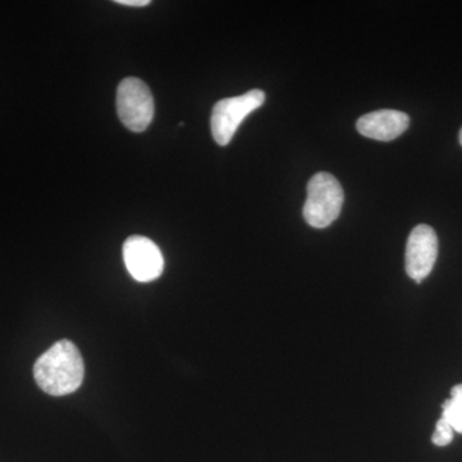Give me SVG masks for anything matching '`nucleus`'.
Segmentation results:
<instances>
[{
    "mask_svg": "<svg viewBox=\"0 0 462 462\" xmlns=\"http://www.w3.org/2000/svg\"><path fill=\"white\" fill-rule=\"evenodd\" d=\"M442 418L448 421L452 430L462 434V384L452 388L451 398L442 404Z\"/></svg>",
    "mask_w": 462,
    "mask_h": 462,
    "instance_id": "6e6552de",
    "label": "nucleus"
},
{
    "mask_svg": "<svg viewBox=\"0 0 462 462\" xmlns=\"http://www.w3.org/2000/svg\"><path fill=\"white\" fill-rule=\"evenodd\" d=\"M345 193L342 185L328 172H319L307 184V199L303 217L310 226L325 229L330 226L342 211Z\"/></svg>",
    "mask_w": 462,
    "mask_h": 462,
    "instance_id": "f03ea898",
    "label": "nucleus"
},
{
    "mask_svg": "<svg viewBox=\"0 0 462 462\" xmlns=\"http://www.w3.org/2000/svg\"><path fill=\"white\" fill-rule=\"evenodd\" d=\"M266 94L254 89L239 97H231L216 103L211 117V130L218 145H227L240 124L247 116L263 105Z\"/></svg>",
    "mask_w": 462,
    "mask_h": 462,
    "instance_id": "20e7f679",
    "label": "nucleus"
},
{
    "mask_svg": "<svg viewBox=\"0 0 462 462\" xmlns=\"http://www.w3.org/2000/svg\"><path fill=\"white\" fill-rule=\"evenodd\" d=\"M357 132L366 138L391 142L402 135L410 126L409 115L396 109H380L358 118Z\"/></svg>",
    "mask_w": 462,
    "mask_h": 462,
    "instance_id": "0eeeda50",
    "label": "nucleus"
},
{
    "mask_svg": "<svg viewBox=\"0 0 462 462\" xmlns=\"http://www.w3.org/2000/svg\"><path fill=\"white\" fill-rule=\"evenodd\" d=\"M454 430L446 419L440 418L437 422L436 431L431 437V442L438 447H446L454 440Z\"/></svg>",
    "mask_w": 462,
    "mask_h": 462,
    "instance_id": "1a4fd4ad",
    "label": "nucleus"
},
{
    "mask_svg": "<svg viewBox=\"0 0 462 462\" xmlns=\"http://www.w3.org/2000/svg\"><path fill=\"white\" fill-rule=\"evenodd\" d=\"M116 106L121 123L134 133L145 132L153 121V96L141 79L126 78L121 81Z\"/></svg>",
    "mask_w": 462,
    "mask_h": 462,
    "instance_id": "7ed1b4c3",
    "label": "nucleus"
},
{
    "mask_svg": "<svg viewBox=\"0 0 462 462\" xmlns=\"http://www.w3.org/2000/svg\"><path fill=\"white\" fill-rule=\"evenodd\" d=\"M117 5H127V7H147L151 5L149 0H117Z\"/></svg>",
    "mask_w": 462,
    "mask_h": 462,
    "instance_id": "9d476101",
    "label": "nucleus"
},
{
    "mask_svg": "<svg viewBox=\"0 0 462 462\" xmlns=\"http://www.w3.org/2000/svg\"><path fill=\"white\" fill-rule=\"evenodd\" d=\"M458 141H460V144H461V147H462V127H461V130H460V135H458Z\"/></svg>",
    "mask_w": 462,
    "mask_h": 462,
    "instance_id": "9b49d317",
    "label": "nucleus"
},
{
    "mask_svg": "<svg viewBox=\"0 0 462 462\" xmlns=\"http://www.w3.org/2000/svg\"><path fill=\"white\" fill-rule=\"evenodd\" d=\"M124 261L127 272L139 282L156 281L162 275L165 260L156 243L145 236H130L125 242Z\"/></svg>",
    "mask_w": 462,
    "mask_h": 462,
    "instance_id": "39448f33",
    "label": "nucleus"
},
{
    "mask_svg": "<svg viewBox=\"0 0 462 462\" xmlns=\"http://www.w3.org/2000/svg\"><path fill=\"white\" fill-rule=\"evenodd\" d=\"M33 378L51 396H66L78 391L84 380V361L74 343H54L33 365Z\"/></svg>",
    "mask_w": 462,
    "mask_h": 462,
    "instance_id": "f257e3e1",
    "label": "nucleus"
},
{
    "mask_svg": "<svg viewBox=\"0 0 462 462\" xmlns=\"http://www.w3.org/2000/svg\"><path fill=\"white\" fill-rule=\"evenodd\" d=\"M438 256L436 231L430 225H418L410 234L404 266L410 278L420 284L434 269Z\"/></svg>",
    "mask_w": 462,
    "mask_h": 462,
    "instance_id": "423d86ee",
    "label": "nucleus"
}]
</instances>
